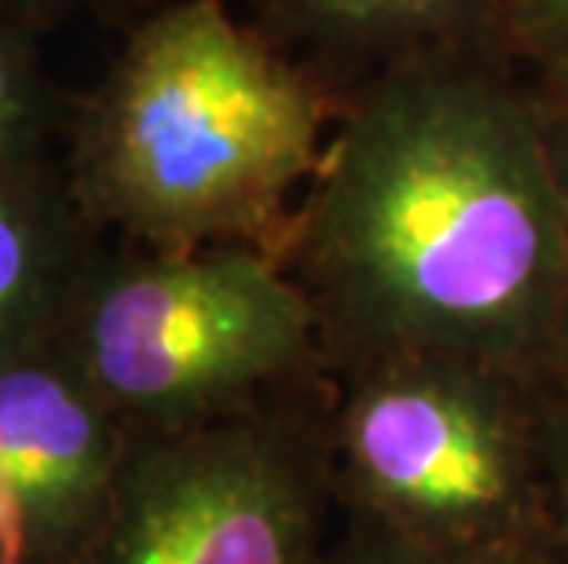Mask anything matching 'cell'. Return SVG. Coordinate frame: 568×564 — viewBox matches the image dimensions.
Returning a JSON list of instances; mask_svg holds the SVG:
<instances>
[{
	"label": "cell",
	"mask_w": 568,
	"mask_h": 564,
	"mask_svg": "<svg viewBox=\"0 0 568 564\" xmlns=\"http://www.w3.org/2000/svg\"><path fill=\"white\" fill-rule=\"evenodd\" d=\"M129 440L176 433L323 375L320 319L280 254L106 238L59 327Z\"/></svg>",
	"instance_id": "obj_4"
},
{
	"label": "cell",
	"mask_w": 568,
	"mask_h": 564,
	"mask_svg": "<svg viewBox=\"0 0 568 564\" xmlns=\"http://www.w3.org/2000/svg\"><path fill=\"white\" fill-rule=\"evenodd\" d=\"M165 4L169 0H0V19L33 33V38H44V33L63 30L81 19L129 33L136 22Z\"/></svg>",
	"instance_id": "obj_12"
},
{
	"label": "cell",
	"mask_w": 568,
	"mask_h": 564,
	"mask_svg": "<svg viewBox=\"0 0 568 564\" xmlns=\"http://www.w3.org/2000/svg\"><path fill=\"white\" fill-rule=\"evenodd\" d=\"M129 448L59 334L0 356V564H78Z\"/></svg>",
	"instance_id": "obj_6"
},
{
	"label": "cell",
	"mask_w": 568,
	"mask_h": 564,
	"mask_svg": "<svg viewBox=\"0 0 568 564\" xmlns=\"http://www.w3.org/2000/svg\"><path fill=\"white\" fill-rule=\"evenodd\" d=\"M499 55L547 117H568V0H506Z\"/></svg>",
	"instance_id": "obj_10"
},
{
	"label": "cell",
	"mask_w": 568,
	"mask_h": 564,
	"mask_svg": "<svg viewBox=\"0 0 568 564\" xmlns=\"http://www.w3.org/2000/svg\"><path fill=\"white\" fill-rule=\"evenodd\" d=\"M106 238L63 162L0 180V356L59 334Z\"/></svg>",
	"instance_id": "obj_8"
},
{
	"label": "cell",
	"mask_w": 568,
	"mask_h": 564,
	"mask_svg": "<svg viewBox=\"0 0 568 564\" xmlns=\"http://www.w3.org/2000/svg\"><path fill=\"white\" fill-rule=\"evenodd\" d=\"M547 117V114H542ZM547 147L554 180H558L561 198V224H565V254H568V117H547ZM561 381L568 386V290H565V322H561Z\"/></svg>",
	"instance_id": "obj_14"
},
{
	"label": "cell",
	"mask_w": 568,
	"mask_h": 564,
	"mask_svg": "<svg viewBox=\"0 0 568 564\" xmlns=\"http://www.w3.org/2000/svg\"><path fill=\"white\" fill-rule=\"evenodd\" d=\"M38 41L0 19V180L55 162L48 143L67 122Z\"/></svg>",
	"instance_id": "obj_9"
},
{
	"label": "cell",
	"mask_w": 568,
	"mask_h": 564,
	"mask_svg": "<svg viewBox=\"0 0 568 564\" xmlns=\"http://www.w3.org/2000/svg\"><path fill=\"white\" fill-rule=\"evenodd\" d=\"M275 254L316 308L323 367L444 356L561 378L547 117L499 52L410 66L345 103Z\"/></svg>",
	"instance_id": "obj_1"
},
{
	"label": "cell",
	"mask_w": 568,
	"mask_h": 564,
	"mask_svg": "<svg viewBox=\"0 0 568 564\" xmlns=\"http://www.w3.org/2000/svg\"><path fill=\"white\" fill-rule=\"evenodd\" d=\"M558 381L444 356L323 367L345 521L418 546L561 554L550 488Z\"/></svg>",
	"instance_id": "obj_3"
},
{
	"label": "cell",
	"mask_w": 568,
	"mask_h": 564,
	"mask_svg": "<svg viewBox=\"0 0 568 564\" xmlns=\"http://www.w3.org/2000/svg\"><path fill=\"white\" fill-rule=\"evenodd\" d=\"M326 564H568L561 554L542 550H440L418 546L407 539H393L371 527L348 524L342 527Z\"/></svg>",
	"instance_id": "obj_11"
},
{
	"label": "cell",
	"mask_w": 568,
	"mask_h": 564,
	"mask_svg": "<svg viewBox=\"0 0 568 564\" xmlns=\"http://www.w3.org/2000/svg\"><path fill=\"white\" fill-rule=\"evenodd\" d=\"M337 106L224 0L136 22L67 129V176L111 238L280 249Z\"/></svg>",
	"instance_id": "obj_2"
},
{
	"label": "cell",
	"mask_w": 568,
	"mask_h": 564,
	"mask_svg": "<svg viewBox=\"0 0 568 564\" xmlns=\"http://www.w3.org/2000/svg\"><path fill=\"white\" fill-rule=\"evenodd\" d=\"M342 527L320 375L246 411L132 440L78 564H326Z\"/></svg>",
	"instance_id": "obj_5"
},
{
	"label": "cell",
	"mask_w": 568,
	"mask_h": 564,
	"mask_svg": "<svg viewBox=\"0 0 568 564\" xmlns=\"http://www.w3.org/2000/svg\"><path fill=\"white\" fill-rule=\"evenodd\" d=\"M550 488H554V524L558 546L568 561V386L558 381L550 407Z\"/></svg>",
	"instance_id": "obj_13"
},
{
	"label": "cell",
	"mask_w": 568,
	"mask_h": 564,
	"mask_svg": "<svg viewBox=\"0 0 568 564\" xmlns=\"http://www.w3.org/2000/svg\"><path fill=\"white\" fill-rule=\"evenodd\" d=\"M337 111L437 59L499 52L506 0H224Z\"/></svg>",
	"instance_id": "obj_7"
}]
</instances>
